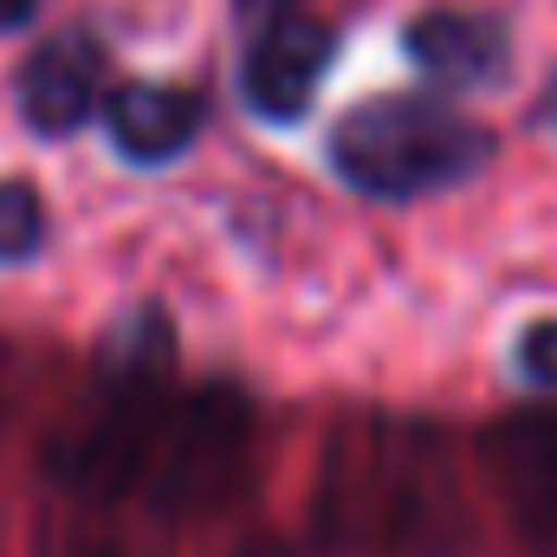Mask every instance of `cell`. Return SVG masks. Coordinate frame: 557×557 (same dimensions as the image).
Returning a JSON list of instances; mask_svg holds the SVG:
<instances>
[{
  "label": "cell",
  "instance_id": "1",
  "mask_svg": "<svg viewBox=\"0 0 557 557\" xmlns=\"http://www.w3.org/2000/svg\"><path fill=\"white\" fill-rule=\"evenodd\" d=\"M486 162H493V131L421 91L363 98L331 124V169L370 201H421L460 188Z\"/></svg>",
  "mask_w": 557,
  "mask_h": 557
},
{
  "label": "cell",
  "instance_id": "2",
  "mask_svg": "<svg viewBox=\"0 0 557 557\" xmlns=\"http://www.w3.org/2000/svg\"><path fill=\"white\" fill-rule=\"evenodd\" d=\"M337 59V33L311 13H278L253 33L247 46V65H240V91L247 104L267 117V124H298L318 91H324V72Z\"/></svg>",
  "mask_w": 557,
  "mask_h": 557
},
{
  "label": "cell",
  "instance_id": "3",
  "mask_svg": "<svg viewBox=\"0 0 557 557\" xmlns=\"http://www.w3.org/2000/svg\"><path fill=\"white\" fill-rule=\"evenodd\" d=\"M240 447H247V403L234 389H208L195 396L182 416H175V434H169V454H162V473H156V499L169 512H195L208 506L234 467H240Z\"/></svg>",
  "mask_w": 557,
  "mask_h": 557
},
{
  "label": "cell",
  "instance_id": "4",
  "mask_svg": "<svg viewBox=\"0 0 557 557\" xmlns=\"http://www.w3.org/2000/svg\"><path fill=\"white\" fill-rule=\"evenodd\" d=\"M20 117L39 137H72L91 124V111L104 104V46L91 33H52L13 85Z\"/></svg>",
  "mask_w": 557,
  "mask_h": 557
},
{
  "label": "cell",
  "instance_id": "5",
  "mask_svg": "<svg viewBox=\"0 0 557 557\" xmlns=\"http://www.w3.org/2000/svg\"><path fill=\"white\" fill-rule=\"evenodd\" d=\"M486 467L506 493L512 519L532 539H557V416L552 409H512L486 428Z\"/></svg>",
  "mask_w": 557,
  "mask_h": 557
},
{
  "label": "cell",
  "instance_id": "6",
  "mask_svg": "<svg viewBox=\"0 0 557 557\" xmlns=\"http://www.w3.org/2000/svg\"><path fill=\"white\" fill-rule=\"evenodd\" d=\"M409 59L447 91H486L512 72V33L499 13H467V7H434L409 26Z\"/></svg>",
  "mask_w": 557,
  "mask_h": 557
},
{
  "label": "cell",
  "instance_id": "7",
  "mask_svg": "<svg viewBox=\"0 0 557 557\" xmlns=\"http://www.w3.org/2000/svg\"><path fill=\"white\" fill-rule=\"evenodd\" d=\"M201 117H208L201 98L182 91V85H143V78H131V85L104 91V137L137 169H162L182 149H195Z\"/></svg>",
  "mask_w": 557,
  "mask_h": 557
},
{
  "label": "cell",
  "instance_id": "8",
  "mask_svg": "<svg viewBox=\"0 0 557 557\" xmlns=\"http://www.w3.org/2000/svg\"><path fill=\"white\" fill-rule=\"evenodd\" d=\"M169 363H175V331H169L162 305H137L131 318L111 324V337H104V376H111V389L149 396Z\"/></svg>",
  "mask_w": 557,
  "mask_h": 557
},
{
  "label": "cell",
  "instance_id": "9",
  "mask_svg": "<svg viewBox=\"0 0 557 557\" xmlns=\"http://www.w3.org/2000/svg\"><path fill=\"white\" fill-rule=\"evenodd\" d=\"M46 247V201L33 182L7 175L0 182V267H20Z\"/></svg>",
  "mask_w": 557,
  "mask_h": 557
},
{
  "label": "cell",
  "instance_id": "10",
  "mask_svg": "<svg viewBox=\"0 0 557 557\" xmlns=\"http://www.w3.org/2000/svg\"><path fill=\"white\" fill-rule=\"evenodd\" d=\"M519 376L539 383V389H557V318L525 324V337H519Z\"/></svg>",
  "mask_w": 557,
  "mask_h": 557
},
{
  "label": "cell",
  "instance_id": "11",
  "mask_svg": "<svg viewBox=\"0 0 557 557\" xmlns=\"http://www.w3.org/2000/svg\"><path fill=\"white\" fill-rule=\"evenodd\" d=\"M234 13H240L247 26H267L278 13H292V0H234Z\"/></svg>",
  "mask_w": 557,
  "mask_h": 557
},
{
  "label": "cell",
  "instance_id": "12",
  "mask_svg": "<svg viewBox=\"0 0 557 557\" xmlns=\"http://www.w3.org/2000/svg\"><path fill=\"white\" fill-rule=\"evenodd\" d=\"M33 7H39V0H0V33L26 26V20H33Z\"/></svg>",
  "mask_w": 557,
  "mask_h": 557
},
{
  "label": "cell",
  "instance_id": "13",
  "mask_svg": "<svg viewBox=\"0 0 557 557\" xmlns=\"http://www.w3.org/2000/svg\"><path fill=\"white\" fill-rule=\"evenodd\" d=\"M545 104H552V124H557V78H552V98H545Z\"/></svg>",
  "mask_w": 557,
  "mask_h": 557
}]
</instances>
